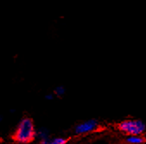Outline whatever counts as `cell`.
<instances>
[{"instance_id":"cell-1","label":"cell","mask_w":146,"mask_h":144,"mask_svg":"<svg viewBox=\"0 0 146 144\" xmlns=\"http://www.w3.org/2000/svg\"><path fill=\"white\" fill-rule=\"evenodd\" d=\"M36 137V130L34 122L30 118H23L17 125L13 138L19 143H30Z\"/></svg>"},{"instance_id":"cell-2","label":"cell","mask_w":146,"mask_h":144,"mask_svg":"<svg viewBox=\"0 0 146 144\" xmlns=\"http://www.w3.org/2000/svg\"><path fill=\"white\" fill-rule=\"evenodd\" d=\"M118 128L128 135H142L145 132L146 125L140 119H126L120 122Z\"/></svg>"},{"instance_id":"cell-3","label":"cell","mask_w":146,"mask_h":144,"mask_svg":"<svg viewBox=\"0 0 146 144\" xmlns=\"http://www.w3.org/2000/svg\"><path fill=\"white\" fill-rule=\"evenodd\" d=\"M99 127V123L95 119H89L77 124L74 128V133L78 135H86L94 132Z\"/></svg>"},{"instance_id":"cell-4","label":"cell","mask_w":146,"mask_h":144,"mask_svg":"<svg viewBox=\"0 0 146 144\" xmlns=\"http://www.w3.org/2000/svg\"><path fill=\"white\" fill-rule=\"evenodd\" d=\"M125 141L128 144H142L144 142V138L142 135H128Z\"/></svg>"},{"instance_id":"cell-5","label":"cell","mask_w":146,"mask_h":144,"mask_svg":"<svg viewBox=\"0 0 146 144\" xmlns=\"http://www.w3.org/2000/svg\"><path fill=\"white\" fill-rule=\"evenodd\" d=\"M36 136H38L41 144H48L49 139V135L48 134V130L41 129L39 132H36Z\"/></svg>"},{"instance_id":"cell-6","label":"cell","mask_w":146,"mask_h":144,"mask_svg":"<svg viewBox=\"0 0 146 144\" xmlns=\"http://www.w3.org/2000/svg\"><path fill=\"white\" fill-rule=\"evenodd\" d=\"M68 140L64 137H55L53 139H50L48 142V144H67Z\"/></svg>"},{"instance_id":"cell-7","label":"cell","mask_w":146,"mask_h":144,"mask_svg":"<svg viewBox=\"0 0 146 144\" xmlns=\"http://www.w3.org/2000/svg\"><path fill=\"white\" fill-rule=\"evenodd\" d=\"M54 92L57 96H62L65 93V89L62 87V86H58V87L55 89Z\"/></svg>"}]
</instances>
